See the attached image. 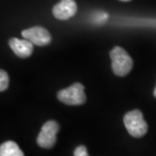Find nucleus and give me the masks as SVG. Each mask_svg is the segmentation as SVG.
Masks as SVG:
<instances>
[{
	"label": "nucleus",
	"mask_w": 156,
	"mask_h": 156,
	"mask_svg": "<svg viewBox=\"0 0 156 156\" xmlns=\"http://www.w3.org/2000/svg\"><path fill=\"white\" fill-rule=\"evenodd\" d=\"M123 122L128 133L133 137H142L147 132V124L143 118L142 113L138 109L127 113L123 118Z\"/></svg>",
	"instance_id": "obj_2"
},
{
	"label": "nucleus",
	"mask_w": 156,
	"mask_h": 156,
	"mask_svg": "<svg viewBox=\"0 0 156 156\" xmlns=\"http://www.w3.org/2000/svg\"><path fill=\"white\" fill-rule=\"evenodd\" d=\"M57 98L67 105H82L86 101L83 85L76 83L69 88L62 89L57 93Z\"/></svg>",
	"instance_id": "obj_3"
},
{
	"label": "nucleus",
	"mask_w": 156,
	"mask_h": 156,
	"mask_svg": "<svg viewBox=\"0 0 156 156\" xmlns=\"http://www.w3.org/2000/svg\"><path fill=\"white\" fill-rule=\"evenodd\" d=\"M77 6L74 0H61L53 8L54 17L60 20H67L75 16Z\"/></svg>",
	"instance_id": "obj_6"
},
{
	"label": "nucleus",
	"mask_w": 156,
	"mask_h": 156,
	"mask_svg": "<svg viewBox=\"0 0 156 156\" xmlns=\"http://www.w3.org/2000/svg\"><path fill=\"white\" fill-rule=\"evenodd\" d=\"M59 131V125L55 121H49L44 124L39 133L37 142L43 148H51L56 144V134Z\"/></svg>",
	"instance_id": "obj_4"
},
{
	"label": "nucleus",
	"mask_w": 156,
	"mask_h": 156,
	"mask_svg": "<svg viewBox=\"0 0 156 156\" xmlns=\"http://www.w3.org/2000/svg\"><path fill=\"white\" fill-rule=\"evenodd\" d=\"M9 86V76L8 74L4 70L1 69L0 71V91H5Z\"/></svg>",
	"instance_id": "obj_9"
},
{
	"label": "nucleus",
	"mask_w": 156,
	"mask_h": 156,
	"mask_svg": "<svg viewBox=\"0 0 156 156\" xmlns=\"http://www.w3.org/2000/svg\"><path fill=\"white\" fill-rule=\"evenodd\" d=\"M121 1H129V0H121Z\"/></svg>",
	"instance_id": "obj_13"
},
{
	"label": "nucleus",
	"mask_w": 156,
	"mask_h": 156,
	"mask_svg": "<svg viewBox=\"0 0 156 156\" xmlns=\"http://www.w3.org/2000/svg\"><path fill=\"white\" fill-rule=\"evenodd\" d=\"M74 156H89L87 148L84 146H79L75 149Z\"/></svg>",
	"instance_id": "obj_11"
},
{
	"label": "nucleus",
	"mask_w": 156,
	"mask_h": 156,
	"mask_svg": "<svg viewBox=\"0 0 156 156\" xmlns=\"http://www.w3.org/2000/svg\"><path fill=\"white\" fill-rule=\"evenodd\" d=\"M109 56L112 61V69L118 76H125L133 68V60L127 51L121 47H115Z\"/></svg>",
	"instance_id": "obj_1"
},
{
	"label": "nucleus",
	"mask_w": 156,
	"mask_h": 156,
	"mask_svg": "<svg viewBox=\"0 0 156 156\" xmlns=\"http://www.w3.org/2000/svg\"><path fill=\"white\" fill-rule=\"evenodd\" d=\"M0 156H24V154L16 142L9 140L0 147Z\"/></svg>",
	"instance_id": "obj_8"
},
{
	"label": "nucleus",
	"mask_w": 156,
	"mask_h": 156,
	"mask_svg": "<svg viewBox=\"0 0 156 156\" xmlns=\"http://www.w3.org/2000/svg\"><path fill=\"white\" fill-rule=\"evenodd\" d=\"M154 96L156 97V87L155 89H154Z\"/></svg>",
	"instance_id": "obj_12"
},
{
	"label": "nucleus",
	"mask_w": 156,
	"mask_h": 156,
	"mask_svg": "<svg viewBox=\"0 0 156 156\" xmlns=\"http://www.w3.org/2000/svg\"><path fill=\"white\" fill-rule=\"evenodd\" d=\"M9 45L13 52L21 58L29 57L33 52V44L27 39L11 38L9 41Z\"/></svg>",
	"instance_id": "obj_7"
},
{
	"label": "nucleus",
	"mask_w": 156,
	"mask_h": 156,
	"mask_svg": "<svg viewBox=\"0 0 156 156\" xmlns=\"http://www.w3.org/2000/svg\"><path fill=\"white\" fill-rule=\"evenodd\" d=\"M108 17V15L106 12L101 11V12H96V14L93 16V20L96 23H102L106 21Z\"/></svg>",
	"instance_id": "obj_10"
},
{
	"label": "nucleus",
	"mask_w": 156,
	"mask_h": 156,
	"mask_svg": "<svg viewBox=\"0 0 156 156\" xmlns=\"http://www.w3.org/2000/svg\"><path fill=\"white\" fill-rule=\"evenodd\" d=\"M23 37L37 46H45L51 42V36L46 29L35 26L23 30Z\"/></svg>",
	"instance_id": "obj_5"
}]
</instances>
